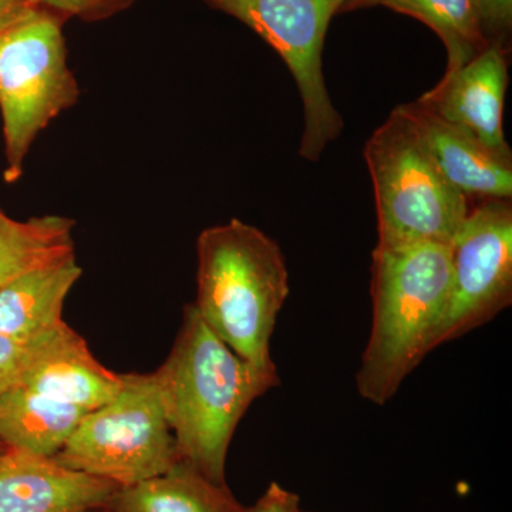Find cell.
I'll use <instances>...</instances> for the list:
<instances>
[{
    "label": "cell",
    "instance_id": "20",
    "mask_svg": "<svg viewBox=\"0 0 512 512\" xmlns=\"http://www.w3.org/2000/svg\"><path fill=\"white\" fill-rule=\"evenodd\" d=\"M478 10L488 42L504 43L512 25V0H478Z\"/></svg>",
    "mask_w": 512,
    "mask_h": 512
},
{
    "label": "cell",
    "instance_id": "5",
    "mask_svg": "<svg viewBox=\"0 0 512 512\" xmlns=\"http://www.w3.org/2000/svg\"><path fill=\"white\" fill-rule=\"evenodd\" d=\"M62 23L55 13L32 6L0 32L6 183L22 177L33 141L79 100V83L67 64Z\"/></svg>",
    "mask_w": 512,
    "mask_h": 512
},
{
    "label": "cell",
    "instance_id": "24",
    "mask_svg": "<svg viewBox=\"0 0 512 512\" xmlns=\"http://www.w3.org/2000/svg\"><path fill=\"white\" fill-rule=\"evenodd\" d=\"M6 450H8V447H6L5 444L0 441V454L5 453Z\"/></svg>",
    "mask_w": 512,
    "mask_h": 512
},
{
    "label": "cell",
    "instance_id": "12",
    "mask_svg": "<svg viewBox=\"0 0 512 512\" xmlns=\"http://www.w3.org/2000/svg\"><path fill=\"white\" fill-rule=\"evenodd\" d=\"M19 386L92 412L120 392L123 375L101 365L86 340L64 322L37 340Z\"/></svg>",
    "mask_w": 512,
    "mask_h": 512
},
{
    "label": "cell",
    "instance_id": "14",
    "mask_svg": "<svg viewBox=\"0 0 512 512\" xmlns=\"http://www.w3.org/2000/svg\"><path fill=\"white\" fill-rule=\"evenodd\" d=\"M106 512H248L227 484L202 476L184 460L160 476L111 495Z\"/></svg>",
    "mask_w": 512,
    "mask_h": 512
},
{
    "label": "cell",
    "instance_id": "6",
    "mask_svg": "<svg viewBox=\"0 0 512 512\" xmlns=\"http://www.w3.org/2000/svg\"><path fill=\"white\" fill-rule=\"evenodd\" d=\"M60 466L128 487L181 460L154 373L123 375L120 392L83 417L53 457Z\"/></svg>",
    "mask_w": 512,
    "mask_h": 512
},
{
    "label": "cell",
    "instance_id": "11",
    "mask_svg": "<svg viewBox=\"0 0 512 512\" xmlns=\"http://www.w3.org/2000/svg\"><path fill=\"white\" fill-rule=\"evenodd\" d=\"M397 107L419 130L444 177L468 200H511L512 154L485 146L417 100Z\"/></svg>",
    "mask_w": 512,
    "mask_h": 512
},
{
    "label": "cell",
    "instance_id": "4",
    "mask_svg": "<svg viewBox=\"0 0 512 512\" xmlns=\"http://www.w3.org/2000/svg\"><path fill=\"white\" fill-rule=\"evenodd\" d=\"M363 154L375 190L376 247H451L473 204L444 177L399 107L373 131Z\"/></svg>",
    "mask_w": 512,
    "mask_h": 512
},
{
    "label": "cell",
    "instance_id": "22",
    "mask_svg": "<svg viewBox=\"0 0 512 512\" xmlns=\"http://www.w3.org/2000/svg\"><path fill=\"white\" fill-rule=\"evenodd\" d=\"M32 3L29 0H0V32L25 15Z\"/></svg>",
    "mask_w": 512,
    "mask_h": 512
},
{
    "label": "cell",
    "instance_id": "7",
    "mask_svg": "<svg viewBox=\"0 0 512 512\" xmlns=\"http://www.w3.org/2000/svg\"><path fill=\"white\" fill-rule=\"evenodd\" d=\"M247 25L274 47L292 73L302 100L303 130L299 156L318 161L342 134L345 121L333 106L323 49L330 20L345 0H204Z\"/></svg>",
    "mask_w": 512,
    "mask_h": 512
},
{
    "label": "cell",
    "instance_id": "18",
    "mask_svg": "<svg viewBox=\"0 0 512 512\" xmlns=\"http://www.w3.org/2000/svg\"><path fill=\"white\" fill-rule=\"evenodd\" d=\"M32 5L39 6L55 13L59 18H80L92 22L116 15L134 2V0H29Z\"/></svg>",
    "mask_w": 512,
    "mask_h": 512
},
{
    "label": "cell",
    "instance_id": "21",
    "mask_svg": "<svg viewBox=\"0 0 512 512\" xmlns=\"http://www.w3.org/2000/svg\"><path fill=\"white\" fill-rule=\"evenodd\" d=\"M248 512H305L301 508V500L292 491L286 490L281 484L271 483L264 495L256 501Z\"/></svg>",
    "mask_w": 512,
    "mask_h": 512
},
{
    "label": "cell",
    "instance_id": "3",
    "mask_svg": "<svg viewBox=\"0 0 512 512\" xmlns=\"http://www.w3.org/2000/svg\"><path fill=\"white\" fill-rule=\"evenodd\" d=\"M289 291L284 252L264 231L234 218L201 232L192 305L242 359L256 366L275 365L272 333Z\"/></svg>",
    "mask_w": 512,
    "mask_h": 512
},
{
    "label": "cell",
    "instance_id": "23",
    "mask_svg": "<svg viewBox=\"0 0 512 512\" xmlns=\"http://www.w3.org/2000/svg\"><path fill=\"white\" fill-rule=\"evenodd\" d=\"M382 0H345L343 10L370 8V6L380 5Z\"/></svg>",
    "mask_w": 512,
    "mask_h": 512
},
{
    "label": "cell",
    "instance_id": "16",
    "mask_svg": "<svg viewBox=\"0 0 512 512\" xmlns=\"http://www.w3.org/2000/svg\"><path fill=\"white\" fill-rule=\"evenodd\" d=\"M73 232L74 221L63 215L19 221L0 208V286L32 269L76 256Z\"/></svg>",
    "mask_w": 512,
    "mask_h": 512
},
{
    "label": "cell",
    "instance_id": "13",
    "mask_svg": "<svg viewBox=\"0 0 512 512\" xmlns=\"http://www.w3.org/2000/svg\"><path fill=\"white\" fill-rule=\"evenodd\" d=\"M82 274L70 256L0 286V335L30 343L62 326L64 301Z\"/></svg>",
    "mask_w": 512,
    "mask_h": 512
},
{
    "label": "cell",
    "instance_id": "9",
    "mask_svg": "<svg viewBox=\"0 0 512 512\" xmlns=\"http://www.w3.org/2000/svg\"><path fill=\"white\" fill-rule=\"evenodd\" d=\"M507 89V47L494 42L466 66L444 73L439 84L417 101L441 119L464 128L485 146L512 154L503 127Z\"/></svg>",
    "mask_w": 512,
    "mask_h": 512
},
{
    "label": "cell",
    "instance_id": "1",
    "mask_svg": "<svg viewBox=\"0 0 512 512\" xmlns=\"http://www.w3.org/2000/svg\"><path fill=\"white\" fill-rule=\"evenodd\" d=\"M154 377L181 460L208 480L227 484L232 437L251 404L281 384L276 366L242 359L190 303L173 349Z\"/></svg>",
    "mask_w": 512,
    "mask_h": 512
},
{
    "label": "cell",
    "instance_id": "15",
    "mask_svg": "<svg viewBox=\"0 0 512 512\" xmlns=\"http://www.w3.org/2000/svg\"><path fill=\"white\" fill-rule=\"evenodd\" d=\"M87 413L18 384L0 394V441L8 448L53 458Z\"/></svg>",
    "mask_w": 512,
    "mask_h": 512
},
{
    "label": "cell",
    "instance_id": "10",
    "mask_svg": "<svg viewBox=\"0 0 512 512\" xmlns=\"http://www.w3.org/2000/svg\"><path fill=\"white\" fill-rule=\"evenodd\" d=\"M117 485L8 448L0 454V512L103 510Z\"/></svg>",
    "mask_w": 512,
    "mask_h": 512
},
{
    "label": "cell",
    "instance_id": "17",
    "mask_svg": "<svg viewBox=\"0 0 512 512\" xmlns=\"http://www.w3.org/2000/svg\"><path fill=\"white\" fill-rule=\"evenodd\" d=\"M380 5L420 20L440 37L446 73L466 66L491 45L481 28L478 0H382Z\"/></svg>",
    "mask_w": 512,
    "mask_h": 512
},
{
    "label": "cell",
    "instance_id": "2",
    "mask_svg": "<svg viewBox=\"0 0 512 512\" xmlns=\"http://www.w3.org/2000/svg\"><path fill=\"white\" fill-rule=\"evenodd\" d=\"M372 329L357 392L384 406L406 377L436 349L451 289V247L413 244L372 252Z\"/></svg>",
    "mask_w": 512,
    "mask_h": 512
},
{
    "label": "cell",
    "instance_id": "25",
    "mask_svg": "<svg viewBox=\"0 0 512 512\" xmlns=\"http://www.w3.org/2000/svg\"><path fill=\"white\" fill-rule=\"evenodd\" d=\"M89 512H106V511H104V508H103V510H94V511H89Z\"/></svg>",
    "mask_w": 512,
    "mask_h": 512
},
{
    "label": "cell",
    "instance_id": "19",
    "mask_svg": "<svg viewBox=\"0 0 512 512\" xmlns=\"http://www.w3.org/2000/svg\"><path fill=\"white\" fill-rule=\"evenodd\" d=\"M37 340L20 343L0 335V394L20 383L35 353Z\"/></svg>",
    "mask_w": 512,
    "mask_h": 512
},
{
    "label": "cell",
    "instance_id": "8",
    "mask_svg": "<svg viewBox=\"0 0 512 512\" xmlns=\"http://www.w3.org/2000/svg\"><path fill=\"white\" fill-rule=\"evenodd\" d=\"M511 302V200L478 201L451 245L450 301L434 346L480 328Z\"/></svg>",
    "mask_w": 512,
    "mask_h": 512
}]
</instances>
